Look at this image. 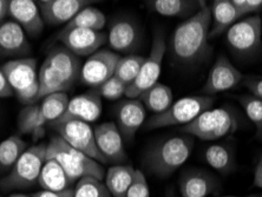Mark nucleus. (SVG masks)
<instances>
[{
	"instance_id": "nucleus-6",
	"label": "nucleus",
	"mask_w": 262,
	"mask_h": 197,
	"mask_svg": "<svg viewBox=\"0 0 262 197\" xmlns=\"http://www.w3.org/2000/svg\"><path fill=\"white\" fill-rule=\"evenodd\" d=\"M46 161V143L32 145L15 162L13 168L0 179L3 191L28 189L38 182L41 168Z\"/></svg>"
},
{
	"instance_id": "nucleus-44",
	"label": "nucleus",
	"mask_w": 262,
	"mask_h": 197,
	"mask_svg": "<svg viewBox=\"0 0 262 197\" xmlns=\"http://www.w3.org/2000/svg\"><path fill=\"white\" fill-rule=\"evenodd\" d=\"M259 194H252V195H248V196H223V197H259Z\"/></svg>"
},
{
	"instance_id": "nucleus-47",
	"label": "nucleus",
	"mask_w": 262,
	"mask_h": 197,
	"mask_svg": "<svg viewBox=\"0 0 262 197\" xmlns=\"http://www.w3.org/2000/svg\"><path fill=\"white\" fill-rule=\"evenodd\" d=\"M259 197H262V192H261V194H260V196Z\"/></svg>"
},
{
	"instance_id": "nucleus-18",
	"label": "nucleus",
	"mask_w": 262,
	"mask_h": 197,
	"mask_svg": "<svg viewBox=\"0 0 262 197\" xmlns=\"http://www.w3.org/2000/svg\"><path fill=\"white\" fill-rule=\"evenodd\" d=\"M36 3L44 23L51 26L69 24L90 4L85 0H39Z\"/></svg>"
},
{
	"instance_id": "nucleus-37",
	"label": "nucleus",
	"mask_w": 262,
	"mask_h": 197,
	"mask_svg": "<svg viewBox=\"0 0 262 197\" xmlns=\"http://www.w3.org/2000/svg\"><path fill=\"white\" fill-rule=\"evenodd\" d=\"M150 191L148 187V182L144 173L141 170H136V175H135L134 182L130 185L126 197H149Z\"/></svg>"
},
{
	"instance_id": "nucleus-36",
	"label": "nucleus",
	"mask_w": 262,
	"mask_h": 197,
	"mask_svg": "<svg viewBox=\"0 0 262 197\" xmlns=\"http://www.w3.org/2000/svg\"><path fill=\"white\" fill-rule=\"evenodd\" d=\"M126 85L119 80L117 77H111L110 79H107L106 82H104L102 85H99L98 87H96L95 90L97 91V94L101 96L102 98L109 99V100H116L125 96L126 92Z\"/></svg>"
},
{
	"instance_id": "nucleus-10",
	"label": "nucleus",
	"mask_w": 262,
	"mask_h": 197,
	"mask_svg": "<svg viewBox=\"0 0 262 197\" xmlns=\"http://www.w3.org/2000/svg\"><path fill=\"white\" fill-rule=\"evenodd\" d=\"M262 21L259 14L241 19L226 32L230 50L242 58L252 57L261 46Z\"/></svg>"
},
{
	"instance_id": "nucleus-15",
	"label": "nucleus",
	"mask_w": 262,
	"mask_h": 197,
	"mask_svg": "<svg viewBox=\"0 0 262 197\" xmlns=\"http://www.w3.org/2000/svg\"><path fill=\"white\" fill-rule=\"evenodd\" d=\"M244 80V75L230 63L225 55H220L208 75L202 92L206 96H213L230 90Z\"/></svg>"
},
{
	"instance_id": "nucleus-42",
	"label": "nucleus",
	"mask_w": 262,
	"mask_h": 197,
	"mask_svg": "<svg viewBox=\"0 0 262 197\" xmlns=\"http://www.w3.org/2000/svg\"><path fill=\"white\" fill-rule=\"evenodd\" d=\"M254 185L262 189V154L257 161L255 170H254Z\"/></svg>"
},
{
	"instance_id": "nucleus-25",
	"label": "nucleus",
	"mask_w": 262,
	"mask_h": 197,
	"mask_svg": "<svg viewBox=\"0 0 262 197\" xmlns=\"http://www.w3.org/2000/svg\"><path fill=\"white\" fill-rule=\"evenodd\" d=\"M38 183L46 191H64L71 189L73 182L65 170L55 160H46L41 168Z\"/></svg>"
},
{
	"instance_id": "nucleus-1",
	"label": "nucleus",
	"mask_w": 262,
	"mask_h": 197,
	"mask_svg": "<svg viewBox=\"0 0 262 197\" xmlns=\"http://www.w3.org/2000/svg\"><path fill=\"white\" fill-rule=\"evenodd\" d=\"M210 9L206 3L201 2V7L198 12L181 23L172 33L169 50L171 59L176 64L182 67H194L210 55Z\"/></svg>"
},
{
	"instance_id": "nucleus-22",
	"label": "nucleus",
	"mask_w": 262,
	"mask_h": 197,
	"mask_svg": "<svg viewBox=\"0 0 262 197\" xmlns=\"http://www.w3.org/2000/svg\"><path fill=\"white\" fill-rule=\"evenodd\" d=\"M219 182L208 171L190 169L182 173L180 179V191L182 197H207L213 194Z\"/></svg>"
},
{
	"instance_id": "nucleus-27",
	"label": "nucleus",
	"mask_w": 262,
	"mask_h": 197,
	"mask_svg": "<svg viewBox=\"0 0 262 197\" xmlns=\"http://www.w3.org/2000/svg\"><path fill=\"white\" fill-rule=\"evenodd\" d=\"M146 6L163 17H188L194 15L201 7V2L191 0H151Z\"/></svg>"
},
{
	"instance_id": "nucleus-9",
	"label": "nucleus",
	"mask_w": 262,
	"mask_h": 197,
	"mask_svg": "<svg viewBox=\"0 0 262 197\" xmlns=\"http://www.w3.org/2000/svg\"><path fill=\"white\" fill-rule=\"evenodd\" d=\"M165 52H167L165 36L163 31L157 29L155 33H154L150 55L148 56V58H145L143 67H142L140 71V75L137 76V78L135 79L133 84H130L126 87V98H138L143 92L149 90L156 83H159L157 80H159L161 76L162 63H163Z\"/></svg>"
},
{
	"instance_id": "nucleus-48",
	"label": "nucleus",
	"mask_w": 262,
	"mask_h": 197,
	"mask_svg": "<svg viewBox=\"0 0 262 197\" xmlns=\"http://www.w3.org/2000/svg\"><path fill=\"white\" fill-rule=\"evenodd\" d=\"M0 197H2V196H0Z\"/></svg>"
},
{
	"instance_id": "nucleus-20",
	"label": "nucleus",
	"mask_w": 262,
	"mask_h": 197,
	"mask_svg": "<svg viewBox=\"0 0 262 197\" xmlns=\"http://www.w3.org/2000/svg\"><path fill=\"white\" fill-rule=\"evenodd\" d=\"M117 127L122 137L131 141L141 126L144 124L146 110L140 99H125L118 103L115 109Z\"/></svg>"
},
{
	"instance_id": "nucleus-19",
	"label": "nucleus",
	"mask_w": 262,
	"mask_h": 197,
	"mask_svg": "<svg viewBox=\"0 0 262 197\" xmlns=\"http://www.w3.org/2000/svg\"><path fill=\"white\" fill-rule=\"evenodd\" d=\"M31 52L26 33L13 20L0 23V60L23 58Z\"/></svg>"
},
{
	"instance_id": "nucleus-45",
	"label": "nucleus",
	"mask_w": 262,
	"mask_h": 197,
	"mask_svg": "<svg viewBox=\"0 0 262 197\" xmlns=\"http://www.w3.org/2000/svg\"><path fill=\"white\" fill-rule=\"evenodd\" d=\"M9 197H31V196L24 195V194H12V195H10Z\"/></svg>"
},
{
	"instance_id": "nucleus-14",
	"label": "nucleus",
	"mask_w": 262,
	"mask_h": 197,
	"mask_svg": "<svg viewBox=\"0 0 262 197\" xmlns=\"http://www.w3.org/2000/svg\"><path fill=\"white\" fill-rule=\"evenodd\" d=\"M107 42L114 52L134 55L142 42V32L136 21L128 18H119L110 24Z\"/></svg>"
},
{
	"instance_id": "nucleus-33",
	"label": "nucleus",
	"mask_w": 262,
	"mask_h": 197,
	"mask_svg": "<svg viewBox=\"0 0 262 197\" xmlns=\"http://www.w3.org/2000/svg\"><path fill=\"white\" fill-rule=\"evenodd\" d=\"M145 58L137 55H129L125 57H121L118 60L115 77H117L119 80H122L126 86L135 82L137 76L140 75V71L143 67Z\"/></svg>"
},
{
	"instance_id": "nucleus-31",
	"label": "nucleus",
	"mask_w": 262,
	"mask_h": 197,
	"mask_svg": "<svg viewBox=\"0 0 262 197\" xmlns=\"http://www.w3.org/2000/svg\"><path fill=\"white\" fill-rule=\"evenodd\" d=\"M106 18L101 10L88 6L76 15L64 29H86L94 31H102L105 26Z\"/></svg>"
},
{
	"instance_id": "nucleus-29",
	"label": "nucleus",
	"mask_w": 262,
	"mask_h": 197,
	"mask_svg": "<svg viewBox=\"0 0 262 197\" xmlns=\"http://www.w3.org/2000/svg\"><path fill=\"white\" fill-rule=\"evenodd\" d=\"M204 160L220 173L228 175L235 169V155L230 145L225 143L211 144L204 150Z\"/></svg>"
},
{
	"instance_id": "nucleus-23",
	"label": "nucleus",
	"mask_w": 262,
	"mask_h": 197,
	"mask_svg": "<svg viewBox=\"0 0 262 197\" xmlns=\"http://www.w3.org/2000/svg\"><path fill=\"white\" fill-rule=\"evenodd\" d=\"M210 12L213 26L209 31V39L227 32L241 18L230 0H214Z\"/></svg>"
},
{
	"instance_id": "nucleus-24",
	"label": "nucleus",
	"mask_w": 262,
	"mask_h": 197,
	"mask_svg": "<svg viewBox=\"0 0 262 197\" xmlns=\"http://www.w3.org/2000/svg\"><path fill=\"white\" fill-rule=\"evenodd\" d=\"M136 169L133 165H113L105 173V187L113 197H126L130 185L133 184Z\"/></svg>"
},
{
	"instance_id": "nucleus-43",
	"label": "nucleus",
	"mask_w": 262,
	"mask_h": 197,
	"mask_svg": "<svg viewBox=\"0 0 262 197\" xmlns=\"http://www.w3.org/2000/svg\"><path fill=\"white\" fill-rule=\"evenodd\" d=\"M7 15H9V2L0 0V23L5 21Z\"/></svg>"
},
{
	"instance_id": "nucleus-34",
	"label": "nucleus",
	"mask_w": 262,
	"mask_h": 197,
	"mask_svg": "<svg viewBox=\"0 0 262 197\" xmlns=\"http://www.w3.org/2000/svg\"><path fill=\"white\" fill-rule=\"evenodd\" d=\"M236 98L244 107L247 118L255 126L256 137L262 140V100L252 95L237 96Z\"/></svg>"
},
{
	"instance_id": "nucleus-8",
	"label": "nucleus",
	"mask_w": 262,
	"mask_h": 197,
	"mask_svg": "<svg viewBox=\"0 0 262 197\" xmlns=\"http://www.w3.org/2000/svg\"><path fill=\"white\" fill-rule=\"evenodd\" d=\"M214 98L211 96H189L172 103L164 113L154 115L145 122V130H155L161 127L187 125L204 111L211 109Z\"/></svg>"
},
{
	"instance_id": "nucleus-26",
	"label": "nucleus",
	"mask_w": 262,
	"mask_h": 197,
	"mask_svg": "<svg viewBox=\"0 0 262 197\" xmlns=\"http://www.w3.org/2000/svg\"><path fill=\"white\" fill-rule=\"evenodd\" d=\"M45 124L46 121L41 114L40 105L37 103L23 107L18 115L17 125L20 134L31 135L34 141L43 137L45 134Z\"/></svg>"
},
{
	"instance_id": "nucleus-32",
	"label": "nucleus",
	"mask_w": 262,
	"mask_h": 197,
	"mask_svg": "<svg viewBox=\"0 0 262 197\" xmlns=\"http://www.w3.org/2000/svg\"><path fill=\"white\" fill-rule=\"evenodd\" d=\"M69 102H70V99L65 92H56V94L45 96L41 99L40 109L46 123L51 124L57 119H59L67 111Z\"/></svg>"
},
{
	"instance_id": "nucleus-16",
	"label": "nucleus",
	"mask_w": 262,
	"mask_h": 197,
	"mask_svg": "<svg viewBox=\"0 0 262 197\" xmlns=\"http://www.w3.org/2000/svg\"><path fill=\"white\" fill-rule=\"evenodd\" d=\"M96 144L99 152L105 157L107 163L122 164L126 161L123 137L115 123L106 122L97 125L94 129Z\"/></svg>"
},
{
	"instance_id": "nucleus-21",
	"label": "nucleus",
	"mask_w": 262,
	"mask_h": 197,
	"mask_svg": "<svg viewBox=\"0 0 262 197\" xmlns=\"http://www.w3.org/2000/svg\"><path fill=\"white\" fill-rule=\"evenodd\" d=\"M9 15L30 37H37L43 32L45 23L33 0H9Z\"/></svg>"
},
{
	"instance_id": "nucleus-12",
	"label": "nucleus",
	"mask_w": 262,
	"mask_h": 197,
	"mask_svg": "<svg viewBox=\"0 0 262 197\" xmlns=\"http://www.w3.org/2000/svg\"><path fill=\"white\" fill-rule=\"evenodd\" d=\"M119 59H121L119 55L111 50H98L82 65L79 77L80 83L94 89L98 87L99 85L115 76Z\"/></svg>"
},
{
	"instance_id": "nucleus-39",
	"label": "nucleus",
	"mask_w": 262,
	"mask_h": 197,
	"mask_svg": "<svg viewBox=\"0 0 262 197\" xmlns=\"http://www.w3.org/2000/svg\"><path fill=\"white\" fill-rule=\"evenodd\" d=\"M241 83L246 89H248V91L252 94V96L262 100V77H244V80Z\"/></svg>"
},
{
	"instance_id": "nucleus-2",
	"label": "nucleus",
	"mask_w": 262,
	"mask_h": 197,
	"mask_svg": "<svg viewBox=\"0 0 262 197\" xmlns=\"http://www.w3.org/2000/svg\"><path fill=\"white\" fill-rule=\"evenodd\" d=\"M82 61L78 56L63 45L50 50L38 71L39 95L38 100L56 92H67L79 80Z\"/></svg>"
},
{
	"instance_id": "nucleus-46",
	"label": "nucleus",
	"mask_w": 262,
	"mask_h": 197,
	"mask_svg": "<svg viewBox=\"0 0 262 197\" xmlns=\"http://www.w3.org/2000/svg\"><path fill=\"white\" fill-rule=\"evenodd\" d=\"M165 197H174V195H172V190L168 191V192H167V195H165Z\"/></svg>"
},
{
	"instance_id": "nucleus-17",
	"label": "nucleus",
	"mask_w": 262,
	"mask_h": 197,
	"mask_svg": "<svg viewBox=\"0 0 262 197\" xmlns=\"http://www.w3.org/2000/svg\"><path fill=\"white\" fill-rule=\"evenodd\" d=\"M101 114L102 97L94 89V90L89 91L86 94L78 95L70 99L65 114L51 124L68 121H82L85 123H91L97 121Z\"/></svg>"
},
{
	"instance_id": "nucleus-7",
	"label": "nucleus",
	"mask_w": 262,
	"mask_h": 197,
	"mask_svg": "<svg viewBox=\"0 0 262 197\" xmlns=\"http://www.w3.org/2000/svg\"><path fill=\"white\" fill-rule=\"evenodd\" d=\"M12 87L19 102L25 105L38 102L39 78L37 71V60L34 58H19L6 61L0 68Z\"/></svg>"
},
{
	"instance_id": "nucleus-28",
	"label": "nucleus",
	"mask_w": 262,
	"mask_h": 197,
	"mask_svg": "<svg viewBox=\"0 0 262 197\" xmlns=\"http://www.w3.org/2000/svg\"><path fill=\"white\" fill-rule=\"evenodd\" d=\"M137 99L141 100L145 110L159 115L171 106V104L174 103V95L168 85L156 83L149 90L143 92Z\"/></svg>"
},
{
	"instance_id": "nucleus-4",
	"label": "nucleus",
	"mask_w": 262,
	"mask_h": 197,
	"mask_svg": "<svg viewBox=\"0 0 262 197\" xmlns=\"http://www.w3.org/2000/svg\"><path fill=\"white\" fill-rule=\"evenodd\" d=\"M46 160L58 162L73 183L84 177H94L99 181L105 177V171L99 162L73 149L58 135L52 136L46 143Z\"/></svg>"
},
{
	"instance_id": "nucleus-13",
	"label": "nucleus",
	"mask_w": 262,
	"mask_h": 197,
	"mask_svg": "<svg viewBox=\"0 0 262 197\" xmlns=\"http://www.w3.org/2000/svg\"><path fill=\"white\" fill-rule=\"evenodd\" d=\"M56 38L69 51L78 57L94 55L107 41V34L103 31L86 29H63Z\"/></svg>"
},
{
	"instance_id": "nucleus-35",
	"label": "nucleus",
	"mask_w": 262,
	"mask_h": 197,
	"mask_svg": "<svg viewBox=\"0 0 262 197\" xmlns=\"http://www.w3.org/2000/svg\"><path fill=\"white\" fill-rule=\"evenodd\" d=\"M73 197H111V195L102 181L84 177L73 188Z\"/></svg>"
},
{
	"instance_id": "nucleus-40",
	"label": "nucleus",
	"mask_w": 262,
	"mask_h": 197,
	"mask_svg": "<svg viewBox=\"0 0 262 197\" xmlns=\"http://www.w3.org/2000/svg\"><path fill=\"white\" fill-rule=\"evenodd\" d=\"M14 95V92L11 87V85L9 84L6 79V76L4 75V72L2 69H0V98H7V97H12Z\"/></svg>"
},
{
	"instance_id": "nucleus-41",
	"label": "nucleus",
	"mask_w": 262,
	"mask_h": 197,
	"mask_svg": "<svg viewBox=\"0 0 262 197\" xmlns=\"http://www.w3.org/2000/svg\"><path fill=\"white\" fill-rule=\"evenodd\" d=\"M31 197H73V189H68L64 191H46L41 190L39 192H36Z\"/></svg>"
},
{
	"instance_id": "nucleus-5",
	"label": "nucleus",
	"mask_w": 262,
	"mask_h": 197,
	"mask_svg": "<svg viewBox=\"0 0 262 197\" xmlns=\"http://www.w3.org/2000/svg\"><path fill=\"white\" fill-rule=\"evenodd\" d=\"M242 119L236 110L229 106L209 109L198 116L180 131L202 141H216L233 135L240 129Z\"/></svg>"
},
{
	"instance_id": "nucleus-30",
	"label": "nucleus",
	"mask_w": 262,
	"mask_h": 197,
	"mask_svg": "<svg viewBox=\"0 0 262 197\" xmlns=\"http://www.w3.org/2000/svg\"><path fill=\"white\" fill-rule=\"evenodd\" d=\"M26 149L28 143L20 136H11L0 143V173L9 172Z\"/></svg>"
},
{
	"instance_id": "nucleus-3",
	"label": "nucleus",
	"mask_w": 262,
	"mask_h": 197,
	"mask_svg": "<svg viewBox=\"0 0 262 197\" xmlns=\"http://www.w3.org/2000/svg\"><path fill=\"white\" fill-rule=\"evenodd\" d=\"M194 140L189 135L162 140L144 156V167L157 177H168L186 163L190 157Z\"/></svg>"
},
{
	"instance_id": "nucleus-11",
	"label": "nucleus",
	"mask_w": 262,
	"mask_h": 197,
	"mask_svg": "<svg viewBox=\"0 0 262 197\" xmlns=\"http://www.w3.org/2000/svg\"><path fill=\"white\" fill-rule=\"evenodd\" d=\"M50 125L57 131L58 136L63 138L73 149L78 150L101 164H107L105 157L99 152L97 144H96L94 129L89 123L82 121H68Z\"/></svg>"
},
{
	"instance_id": "nucleus-38",
	"label": "nucleus",
	"mask_w": 262,
	"mask_h": 197,
	"mask_svg": "<svg viewBox=\"0 0 262 197\" xmlns=\"http://www.w3.org/2000/svg\"><path fill=\"white\" fill-rule=\"evenodd\" d=\"M232 3L241 17L249 13H259L262 10V0H232Z\"/></svg>"
}]
</instances>
